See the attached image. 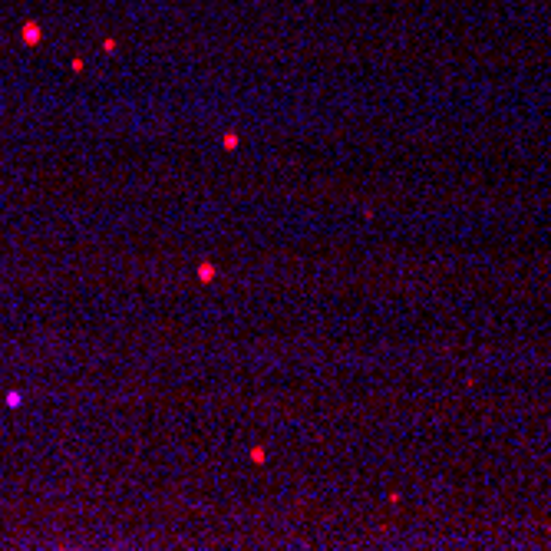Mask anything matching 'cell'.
Wrapping results in <instances>:
<instances>
[{
  "label": "cell",
  "instance_id": "6da1fadb",
  "mask_svg": "<svg viewBox=\"0 0 551 551\" xmlns=\"http://www.w3.org/2000/svg\"><path fill=\"white\" fill-rule=\"evenodd\" d=\"M215 274H218V267H215V264H201V267H198V277H201V281H211Z\"/></svg>",
  "mask_w": 551,
  "mask_h": 551
},
{
  "label": "cell",
  "instance_id": "7a4b0ae2",
  "mask_svg": "<svg viewBox=\"0 0 551 551\" xmlns=\"http://www.w3.org/2000/svg\"><path fill=\"white\" fill-rule=\"evenodd\" d=\"M20 403H23V396L17 393V389H13V393H7V406H20Z\"/></svg>",
  "mask_w": 551,
  "mask_h": 551
}]
</instances>
